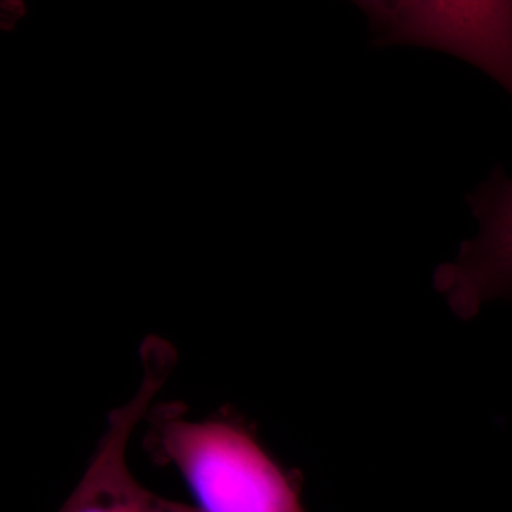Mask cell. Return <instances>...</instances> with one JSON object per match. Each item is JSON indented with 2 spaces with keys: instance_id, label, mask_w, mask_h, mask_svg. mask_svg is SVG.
Returning a JSON list of instances; mask_svg holds the SVG:
<instances>
[{
  "instance_id": "1",
  "label": "cell",
  "mask_w": 512,
  "mask_h": 512,
  "mask_svg": "<svg viewBox=\"0 0 512 512\" xmlns=\"http://www.w3.org/2000/svg\"><path fill=\"white\" fill-rule=\"evenodd\" d=\"M184 407H160L148 441L181 474L198 512H305L302 476L286 471L231 416L192 421Z\"/></svg>"
},
{
  "instance_id": "2",
  "label": "cell",
  "mask_w": 512,
  "mask_h": 512,
  "mask_svg": "<svg viewBox=\"0 0 512 512\" xmlns=\"http://www.w3.org/2000/svg\"><path fill=\"white\" fill-rule=\"evenodd\" d=\"M377 45L413 43L446 50L511 90V3L362 2Z\"/></svg>"
},
{
  "instance_id": "3",
  "label": "cell",
  "mask_w": 512,
  "mask_h": 512,
  "mask_svg": "<svg viewBox=\"0 0 512 512\" xmlns=\"http://www.w3.org/2000/svg\"><path fill=\"white\" fill-rule=\"evenodd\" d=\"M143 379L128 403L110 413L107 430L82 480L59 512H198L194 505L154 494L138 483L127 463L128 441L148 416L177 356L167 340L150 336L141 346Z\"/></svg>"
},
{
  "instance_id": "4",
  "label": "cell",
  "mask_w": 512,
  "mask_h": 512,
  "mask_svg": "<svg viewBox=\"0 0 512 512\" xmlns=\"http://www.w3.org/2000/svg\"><path fill=\"white\" fill-rule=\"evenodd\" d=\"M468 202L483 231L477 241L464 244L456 264L443 266L436 275L437 288L463 318L476 315L481 302L510 291L511 181L498 168Z\"/></svg>"
}]
</instances>
